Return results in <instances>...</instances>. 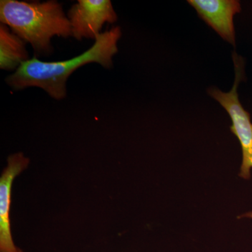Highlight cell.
Wrapping results in <instances>:
<instances>
[{"label":"cell","mask_w":252,"mask_h":252,"mask_svg":"<svg viewBox=\"0 0 252 252\" xmlns=\"http://www.w3.org/2000/svg\"><path fill=\"white\" fill-rule=\"evenodd\" d=\"M121 36V28L113 27L101 33L94 45L77 57L59 62H43L36 58L29 59L6 78V81L15 90L38 87L53 98H64L68 77L78 68L91 63H99L106 68L112 67V58L117 54Z\"/></svg>","instance_id":"obj_1"},{"label":"cell","mask_w":252,"mask_h":252,"mask_svg":"<svg viewBox=\"0 0 252 252\" xmlns=\"http://www.w3.org/2000/svg\"><path fill=\"white\" fill-rule=\"evenodd\" d=\"M0 21L39 54H49L53 36H72L62 5L54 0L42 3L1 0Z\"/></svg>","instance_id":"obj_2"},{"label":"cell","mask_w":252,"mask_h":252,"mask_svg":"<svg viewBox=\"0 0 252 252\" xmlns=\"http://www.w3.org/2000/svg\"><path fill=\"white\" fill-rule=\"evenodd\" d=\"M233 61L235 67V81L231 90L228 93L222 92L217 88H210L208 94L229 114L232 121L230 130L239 140L243 151V162L239 176L245 180L251 177L250 170L252 167V124L251 117L243 108L239 99L238 87L245 79L244 61L241 56L233 53Z\"/></svg>","instance_id":"obj_3"},{"label":"cell","mask_w":252,"mask_h":252,"mask_svg":"<svg viewBox=\"0 0 252 252\" xmlns=\"http://www.w3.org/2000/svg\"><path fill=\"white\" fill-rule=\"evenodd\" d=\"M72 36L95 40L105 23H114L117 16L109 0H79L68 11Z\"/></svg>","instance_id":"obj_4"},{"label":"cell","mask_w":252,"mask_h":252,"mask_svg":"<svg viewBox=\"0 0 252 252\" xmlns=\"http://www.w3.org/2000/svg\"><path fill=\"white\" fill-rule=\"evenodd\" d=\"M30 163L28 158L23 153L9 156L7 165L0 177V252H23L15 245L11 231L10 206L13 182L27 168Z\"/></svg>","instance_id":"obj_5"},{"label":"cell","mask_w":252,"mask_h":252,"mask_svg":"<svg viewBox=\"0 0 252 252\" xmlns=\"http://www.w3.org/2000/svg\"><path fill=\"white\" fill-rule=\"evenodd\" d=\"M188 3L196 10L199 17L211 27L220 37L235 45L233 18L241 11V5L237 0H189Z\"/></svg>","instance_id":"obj_6"},{"label":"cell","mask_w":252,"mask_h":252,"mask_svg":"<svg viewBox=\"0 0 252 252\" xmlns=\"http://www.w3.org/2000/svg\"><path fill=\"white\" fill-rule=\"evenodd\" d=\"M29 60L26 42L11 32L7 26H0V67L4 70L17 69Z\"/></svg>","instance_id":"obj_7"}]
</instances>
